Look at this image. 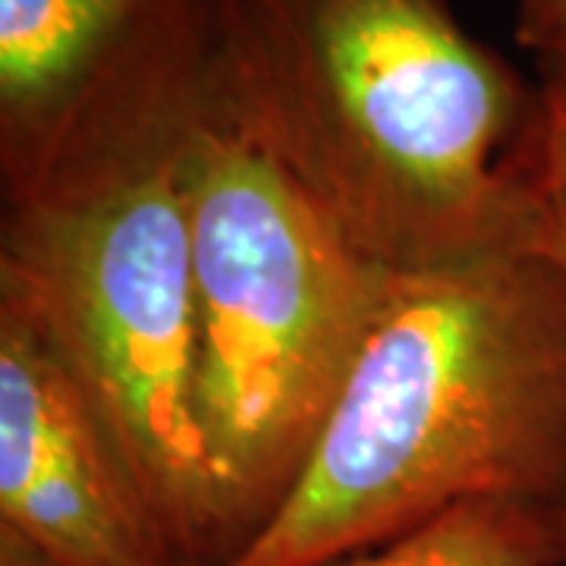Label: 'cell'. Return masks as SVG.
I'll use <instances>...</instances> for the list:
<instances>
[{
  "mask_svg": "<svg viewBox=\"0 0 566 566\" xmlns=\"http://www.w3.org/2000/svg\"><path fill=\"white\" fill-rule=\"evenodd\" d=\"M538 85L547 98L566 102V61L538 63Z\"/></svg>",
  "mask_w": 566,
  "mask_h": 566,
  "instance_id": "12",
  "label": "cell"
},
{
  "mask_svg": "<svg viewBox=\"0 0 566 566\" xmlns=\"http://www.w3.org/2000/svg\"><path fill=\"white\" fill-rule=\"evenodd\" d=\"M0 566H44L32 547L13 528L0 526Z\"/></svg>",
  "mask_w": 566,
  "mask_h": 566,
  "instance_id": "11",
  "label": "cell"
},
{
  "mask_svg": "<svg viewBox=\"0 0 566 566\" xmlns=\"http://www.w3.org/2000/svg\"><path fill=\"white\" fill-rule=\"evenodd\" d=\"M551 196L554 205V218H557V243H560V255L566 264V180L564 182H542ZM560 551H564V566H566V504L560 510Z\"/></svg>",
  "mask_w": 566,
  "mask_h": 566,
  "instance_id": "10",
  "label": "cell"
},
{
  "mask_svg": "<svg viewBox=\"0 0 566 566\" xmlns=\"http://www.w3.org/2000/svg\"><path fill=\"white\" fill-rule=\"evenodd\" d=\"M148 0H0V142L35 129Z\"/></svg>",
  "mask_w": 566,
  "mask_h": 566,
  "instance_id": "6",
  "label": "cell"
},
{
  "mask_svg": "<svg viewBox=\"0 0 566 566\" xmlns=\"http://www.w3.org/2000/svg\"><path fill=\"white\" fill-rule=\"evenodd\" d=\"M208 104L211 0H148L48 120L0 142V300L73 368L182 566H208L186 180Z\"/></svg>",
  "mask_w": 566,
  "mask_h": 566,
  "instance_id": "1",
  "label": "cell"
},
{
  "mask_svg": "<svg viewBox=\"0 0 566 566\" xmlns=\"http://www.w3.org/2000/svg\"><path fill=\"white\" fill-rule=\"evenodd\" d=\"M192 368L208 566L262 538L303 479L397 274L365 259L211 104L189 155Z\"/></svg>",
  "mask_w": 566,
  "mask_h": 566,
  "instance_id": "4",
  "label": "cell"
},
{
  "mask_svg": "<svg viewBox=\"0 0 566 566\" xmlns=\"http://www.w3.org/2000/svg\"><path fill=\"white\" fill-rule=\"evenodd\" d=\"M0 526L44 566H182L85 387L0 300Z\"/></svg>",
  "mask_w": 566,
  "mask_h": 566,
  "instance_id": "5",
  "label": "cell"
},
{
  "mask_svg": "<svg viewBox=\"0 0 566 566\" xmlns=\"http://www.w3.org/2000/svg\"><path fill=\"white\" fill-rule=\"evenodd\" d=\"M513 35L535 63L566 61V0H516Z\"/></svg>",
  "mask_w": 566,
  "mask_h": 566,
  "instance_id": "8",
  "label": "cell"
},
{
  "mask_svg": "<svg viewBox=\"0 0 566 566\" xmlns=\"http://www.w3.org/2000/svg\"><path fill=\"white\" fill-rule=\"evenodd\" d=\"M528 161L542 182L566 180V102L547 98L542 92V107L526 136Z\"/></svg>",
  "mask_w": 566,
  "mask_h": 566,
  "instance_id": "9",
  "label": "cell"
},
{
  "mask_svg": "<svg viewBox=\"0 0 566 566\" xmlns=\"http://www.w3.org/2000/svg\"><path fill=\"white\" fill-rule=\"evenodd\" d=\"M211 85L305 199L394 274L554 233L526 151L542 85L450 0H211Z\"/></svg>",
  "mask_w": 566,
  "mask_h": 566,
  "instance_id": "2",
  "label": "cell"
},
{
  "mask_svg": "<svg viewBox=\"0 0 566 566\" xmlns=\"http://www.w3.org/2000/svg\"><path fill=\"white\" fill-rule=\"evenodd\" d=\"M334 566H564L560 510L494 497L469 501Z\"/></svg>",
  "mask_w": 566,
  "mask_h": 566,
  "instance_id": "7",
  "label": "cell"
},
{
  "mask_svg": "<svg viewBox=\"0 0 566 566\" xmlns=\"http://www.w3.org/2000/svg\"><path fill=\"white\" fill-rule=\"evenodd\" d=\"M566 504V264L554 233L397 274L303 479L230 566H334L469 501Z\"/></svg>",
  "mask_w": 566,
  "mask_h": 566,
  "instance_id": "3",
  "label": "cell"
}]
</instances>
